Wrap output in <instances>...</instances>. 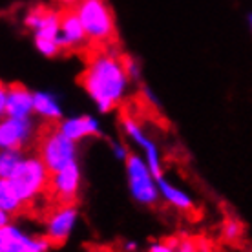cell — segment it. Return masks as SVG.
<instances>
[{
  "label": "cell",
  "instance_id": "4fadbf2b",
  "mask_svg": "<svg viewBox=\"0 0 252 252\" xmlns=\"http://www.w3.org/2000/svg\"><path fill=\"white\" fill-rule=\"evenodd\" d=\"M57 130L63 132L66 137H69L75 143H81L84 139L101 137L102 135V125L92 114H77L64 117L57 125Z\"/></svg>",
  "mask_w": 252,
  "mask_h": 252
},
{
  "label": "cell",
  "instance_id": "ba28073f",
  "mask_svg": "<svg viewBox=\"0 0 252 252\" xmlns=\"http://www.w3.org/2000/svg\"><path fill=\"white\" fill-rule=\"evenodd\" d=\"M0 114L2 117L30 119L35 115V92L22 84H9L0 88Z\"/></svg>",
  "mask_w": 252,
  "mask_h": 252
},
{
  "label": "cell",
  "instance_id": "d6986e66",
  "mask_svg": "<svg viewBox=\"0 0 252 252\" xmlns=\"http://www.w3.org/2000/svg\"><path fill=\"white\" fill-rule=\"evenodd\" d=\"M243 236V225L238 220H227L223 225V238L228 241H238Z\"/></svg>",
  "mask_w": 252,
  "mask_h": 252
},
{
  "label": "cell",
  "instance_id": "9a60e30c",
  "mask_svg": "<svg viewBox=\"0 0 252 252\" xmlns=\"http://www.w3.org/2000/svg\"><path fill=\"white\" fill-rule=\"evenodd\" d=\"M158 185H159L161 199H163L164 203H168L170 207L177 208V210H185V212L194 208V199H192V195H190L185 189L174 185L170 179H166L164 176H159Z\"/></svg>",
  "mask_w": 252,
  "mask_h": 252
},
{
  "label": "cell",
  "instance_id": "d4e9b609",
  "mask_svg": "<svg viewBox=\"0 0 252 252\" xmlns=\"http://www.w3.org/2000/svg\"><path fill=\"white\" fill-rule=\"evenodd\" d=\"M123 251L125 252H139V245L135 241H126L125 245H123Z\"/></svg>",
  "mask_w": 252,
  "mask_h": 252
},
{
  "label": "cell",
  "instance_id": "7c38bea8",
  "mask_svg": "<svg viewBox=\"0 0 252 252\" xmlns=\"http://www.w3.org/2000/svg\"><path fill=\"white\" fill-rule=\"evenodd\" d=\"M82 185V172L79 163H73L63 168V170L53 172L50 177V187L48 190L51 192V195L57 199L61 205L66 203H73L79 195Z\"/></svg>",
  "mask_w": 252,
  "mask_h": 252
},
{
  "label": "cell",
  "instance_id": "44dd1931",
  "mask_svg": "<svg viewBox=\"0 0 252 252\" xmlns=\"http://www.w3.org/2000/svg\"><path fill=\"white\" fill-rule=\"evenodd\" d=\"M146 252H176V245L174 241H156L148 247Z\"/></svg>",
  "mask_w": 252,
  "mask_h": 252
},
{
  "label": "cell",
  "instance_id": "3957f363",
  "mask_svg": "<svg viewBox=\"0 0 252 252\" xmlns=\"http://www.w3.org/2000/svg\"><path fill=\"white\" fill-rule=\"evenodd\" d=\"M50 177L51 172L48 170L40 156H24L22 163L7 177V181L13 185V189L17 190L26 205L35 201L50 187Z\"/></svg>",
  "mask_w": 252,
  "mask_h": 252
},
{
  "label": "cell",
  "instance_id": "2e32d148",
  "mask_svg": "<svg viewBox=\"0 0 252 252\" xmlns=\"http://www.w3.org/2000/svg\"><path fill=\"white\" fill-rule=\"evenodd\" d=\"M35 115L44 121H61L64 119L63 102L53 92H46V90H37L35 92Z\"/></svg>",
  "mask_w": 252,
  "mask_h": 252
},
{
  "label": "cell",
  "instance_id": "5b68a950",
  "mask_svg": "<svg viewBox=\"0 0 252 252\" xmlns=\"http://www.w3.org/2000/svg\"><path fill=\"white\" fill-rule=\"evenodd\" d=\"M73 11L92 42H108L114 38L115 19L106 0H79Z\"/></svg>",
  "mask_w": 252,
  "mask_h": 252
},
{
  "label": "cell",
  "instance_id": "30bf717a",
  "mask_svg": "<svg viewBox=\"0 0 252 252\" xmlns=\"http://www.w3.org/2000/svg\"><path fill=\"white\" fill-rule=\"evenodd\" d=\"M77 225H79V208L73 203H66L48 216L44 223V236L53 245H61L71 238Z\"/></svg>",
  "mask_w": 252,
  "mask_h": 252
},
{
  "label": "cell",
  "instance_id": "484cf974",
  "mask_svg": "<svg viewBox=\"0 0 252 252\" xmlns=\"http://www.w3.org/2000/svg\"><path fill=\"white\" fill-rule=\"evenodd\" d=\"M9 223H11V216L7 214V212H2V210H0V227H6Z\"/></svg>",
  "mask_w": 252,
  "mask_h": 252
},
{
  "label": "cell",
  "instance_id": "7402d4cb",
  "mask_svg": "<svg viewBox=\"0 0 252 252\" xmlns=\"http://www.w3.org/2000/svg\"><path fill=\"white\" fill-rule=\"evenodd\" d=\"M176 252H199V247L190 240H174Z\"/></svg>",
  "mask_w": 252,
  "mask_h": 252
},
{
  "label": "cell",
  "instance_id": "6da1fadb",
  "mask_svg": "<svg viewBox=\"0 0 252 252\" xmlns=\"http://www.w3.org/2000/svg\"><path fill=\"white\" fill-rule=\"evenodd\" d=\"M81 84L99 114H110L130 92L132 79L126 63L112 51L97 53L82 73Z\"/></svg>",
  "mask_w": 252,
  "mask_h": 252
},
{
  "label": "cell",
  "instance_id": "ffe728a7",
  "mask_svg": "<svg viewBox=\"0 0 252 252\" xmlns=\"http://www.w3.org/2000/svg\"><path fill=\"white\" fill-rule=\"evenodd\" d=\"M110 152H112V156H114L117 161H121V163H126L128 158L132 156L130 150L126 148L125 143H121V141H114V143H110Z\"/></svg>",
  "mask_w": 252,
  "mask_h": 252
},
{
  "label": "cell",
  "instance_id": "52a82bcc",
  "mask_svg": "<svg viewBox=\"0 0 252 252\" xmlns=\"http://www.w3.org/2000/svg\"><path fill=\"white\" fill-rule=\"evenodd\" d=\"M51 243L46 236H37L17 227H0V252H50Z\"/></svg>",
  "mask_w": 252,
  "mask_h": 252
},
{
  "label": "cell",
  "instance_id": "4316f807",
  "mask_svg": "<svg viewBox=\"0 0 252 252\" xmlns=\"http://www.w3.org/2000/svg\"><path fill=\"white\" fill-rule=\"evenodd\" d=\"M249 28H251V33H252V13H249Z\"/></svg>",
  "mask_w": 252,
  "mask_h": 252
},
{
  "label": "cell",
  "instance_id": "5bb4252c",
  "mask_svg": "<svg viewBox=\"0 0 252 252\" xmlns=\"http://www.w3.org/2000/svg\"><path fill=\"white\" fill-rule=\"evenodd\" d=\"M61 40L64 50H79L90 38L75 11H68L61 19Z\"/></svg>",
  "mask_w": 252,
  "mask_h": 252
},
{
  "label": "cell",
  "instance_id": "e0dca14e",
  "mask_svg": "<svg viewBox=\"0 0 252 252\" xmlns=\"http://www.w3.org/2000/svg\"><path fill=\"white\" fill-rule=\"evenodd\" d=\"M24 207V201L20 199L17 190L13 189V185L7 179H0V210L13 216Z\"/></svg>",
  "mask_w": 252,
  "mask_h": 252
},
{
  "label": "cell",
  "instance_id": "7a4b0ae2",
  "mask_svg": "<svg viewBox=\"0 0 252 252\" xmlns=\"http://www.w3.org/2000/svg\"><path fill=\"white\" fill-rule=\"evenodd\" d=\"M61 19L63 15L42 7H35L26 13L24 26L32 32L33 44L42 57H57L64 50L61 40Z\"/></svg>",
  "mask_w": 252,
  "mask_h": 252
},
{
  "label": "cell",
  "instance_id": "9c48e42d",
  "mask_svg": "<svg viewBox=\"0 0 252 252\" xmlns=\"http://www.w3.org/2000/svg\"><path fill=\"white\" fill-rule=\"evenodd\" d=\"M123 132H125L126 139L132 143L137 150H141V156L145 158L148 163L150 170L156 174V177L163 176V161H161V152H159L158 143L148 135L143 125L135 119H125L123 121Z\"/></svg>",
  "mask_w": 252,
  "mask_h": 252
},
{
  "label": "cell",
  "instance_id": "8992f818",
  "mask_svg": "<svg viewBox=\"0 0 252 252\" xmlns=\"http://www.w3.org/2000/svg\"><path fill=\"white\" fill-rule=\"evenodd\" d=\"M79 143L66 137L57 128L44 135L38 146V156L48 166V170L53 174L57 170H63L73 163H79Z\"/></svg>",
  "mask_w": 252,
  "mask_h": 252
},
{
  "label": "cell",
  "instance_id": "277c9868",
  "mask_svg": "<svg viewBox=\"0 0 252 252\" xmlns=\"http://www.w3.org/2000/svg\"><path fill=\"white\" fill-rule=\"evenodd\" d=\"M125 176L132 199L143 207H152L161 199L156 174L150 170L143 156L132 154L125 163Z\"/></svg>",
  "mask_w": 252,
  "mask_h": 252
},
{
  "label": "cell",
  "instance_id": "cb8c5ba5",
  "mask_svg": "<svg viewBox=\"0 0 252 252\" xmlns=\"http://www.w3.org/2000/svg\"><path fill=\"white\" fill-rule=\"evenodd\" d=\"M143 94H145V97H146V99H148V101L152 102V104H159L158 97H156V95L152 94V90L148 88V86H145V88H143Z\"/></svg>",
  "mask_w": 252,
  "mask_h": 252
},
{
  "label": "cell",
  "instance_id": "ac0fdd59",
  "mask_svg": "<svg viewBox=\"0 0 252 252\" xmlns=\"http://www.w3.org/2000/svg\"><path fill=\"white\" fill-rule=\"evenodd\" d=\"M24 152L22 150H2L0 152V179H7L17 166L22 163Z\"/></svg>",
  "mask_w": 252,
  "mask_h": 252
},
{
  "label": "cell",
  "instance_id": "603a6c76",
  "mask_svg": "<svg viewBox=\"0 0 252 252\" xmlns=\"http://www.w3.org/2000/svg\"><path fill=\"white\" fill-rule=\"evenodd\" d=\"M126 63V69H128V75H130V79L132 81H139L141 79V66H139V63H135V61H132V59H128V61H125Z\"/></svg>",
  "mask_w": 252,
  "mask_h": 252
},
{
  "label": "cell",
  "instance_id": "8fae6325",
  "mask_svg": "<svg viewBox=\"0 0 252 252\" xmlns=\"http://www.w3.org/2000/svg\"><path fill=\"white\" fill-rule=\"evenodd\" d=\"M35 121L2 117L0 121V148L2 150H22L35 135Z\"/></svg>",
  "mask_w": 252,
  "mask_h": 252
}]
</instances>
